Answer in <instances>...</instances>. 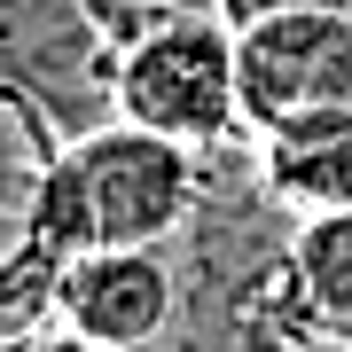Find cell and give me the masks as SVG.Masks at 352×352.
<instances>
[{
	"instance_id": "1",
	"label": "cell",
	"mask_w": 352,
	"mask_h": 352,
	"mask_svg": "<svg viewBox=\"0 0 352 352\" xmlns=\"http://www.w3.org/2000/svg\"><path fill=\"white\" fill-rule=\"evenodd\" d=\"M298 219L266 196L258 141L204 149V204L180 251V321L157 352H329L298 282Z\"/></svg>"
},
{
	"instance_id": "2",
	"label": "cell",
	"mask_w": 352,
	"mask_h": 352,
	"mask_svg": "<svg viewBox=\"0 0 352 352\" xmlns=\"http://www.w3.org/2000/svg\"><path fill=\"white\" fill-rule=\"evenodd\" d=\"M118 118L188 149H227L243 118V47L219 8H164L118 63Z\"/></svg>"
},
{
	"instance_id": "3",
	"label": "cell",
	"mask_w": 352,
	"mask_h": 352,
	"mask_svg": "<svg viewBox=\"0 0 352 352\" xmlns=\"http://www.w3.org/2000/svg\"><path fill=\"white\" fill-rule=\"evenodd\" d=\"M118 63L102 0H0V94L32 102L63 141L118 126Z\"/></svg>"
},
{
	"instance_id": "4",
	"label": "cell",
	"mask_w": 352,
	"mask_h": 352,
	"mask_svg": "<svg viewBox=\"0 0 352 352\" xmlns=\"http://www.w3.org/2000/svg\"><path fill=\"white\" fill-rule=\"evenodd\" d=\"M78 180L94 204V243H180L204 204V149L164 141L149 126H102L71 141Z\"/></svg>"
},
{
	"instance_id": "5",
	"label": "cell",
	"mask_w": 352,
	"mask_h": 352,
	"mask_svg": "<svg viewBox=\"0 0 352 352\" xmlns=\"http://www.w3.org/2000/svg\"><path fill=\"white\" fill-rule=\"evenodd\" d=\"M235 47L251 133H282L298 118H352V8L274 16L235 32Z\"/></svg>"
},
{
	"instance_id": "6",
	"label": "cell",
	"mask_w": 352,
	"mask_h": 352,
	"mask_svg": "<svg viewBox=\"0 0 352 352\" xmlns=\"http://www.w3.org/2000/svg\"><path fill=\"white\" fill-rule=\"evenodd\" d=\"M180 321V251L173 243H94L71 258L55 329L110 352H157Z\"/></svg>"
},
{
	"instance_id": "7",
	"label": "cell",
	"mask_w": 352,
	"mask_h": 352,
	"mask_svg": "<svg viewBox=\"0 0 352 352\" xmlns=\"http://www.w3.org/2000/svg\"><path fill=\"white\" fill-rule=\"evenodd\" d=\"M258 141V180L289 219H329L352 212V118H298Z\"/></svg>"
},
{
	"instance_id": "8",
	"label": "cell",
	"mask_w": 352,
	"mask_h": 352,
	"mask_svg": "<svg viewBox=\"0 0 352 352\" xmlns=\"http://www.w3.org/2000/svg\"><path fill=\"white\" fill-rule=\"evenodd\" d=\"M289 258H298L305 305H314V321L329 329V344H352V212L298 219Z\"/></svg>"
},
{
	"instance_id": "9",
	"label": "cell",
	"mask_w": 352,
	"mask_h": 352,
	"mask_svg": "<svg viewBox=\"0 0 352 352\" xmlns=\"http://www.w3.org/2000/svg\"><path fill=\"white\" fill-rule=\"evenodd\" d=\"M212 8L235 32H251V24H274V16H321V8H352V0H212Z\"/></svg>"
},
{
	"instance_id": "10",
	"label": "cell",
	"mask_w": 352,
	"mask_h": 352,
	"mask_svg": "<svg viewBox=\"0 0 352 352\" xmlns=\"http://www.w3.org/2000/svg\"><path fill=\"white\" fill-rule=\"evenodd\" d=\"M8 352H110V344H87L71 329H32V337H8Z\"/></svg>"
},
{
	"instance_id": "11",
	"label": "cell",
	"mask_w": 352,
	"mask_h": 352,
	"mask_svg": "<svg viewBox=\"0 0 352 352\" xmlns=\"http://www.w3.org/2000/svg\"><path fill=\"white\" fill-rule=\"evenodd\" d=\"M149 8H212V0H149Z\"/></svg>"
},
{
	"instance_id": "12",
	"label": "cell",
	"mask_w": 352,
	"mask_h": 352,
	"mask_svg": "<svg viewBox=\"0 0 352 352\" xmlns=\"http://www.w3.org/2000/svg\"><path fill=\"white\" fill-rule=\"evenodd\" d=\"M329 352H352V344H329Z\"/></svg>"
}]
</instances>
